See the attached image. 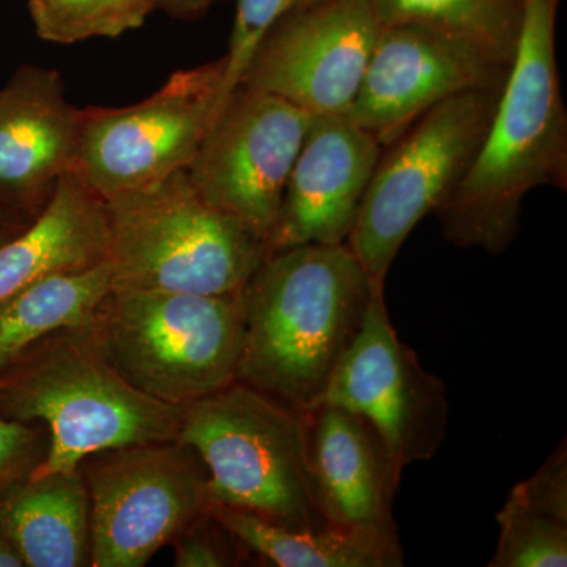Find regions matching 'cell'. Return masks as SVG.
I'll return each instance as SVG.
<instances>
[{
    "label": "cell",
    "mask_w": 567,
    "mask_h": 567,
    "mask_svg": "<svg viewBox=\"0 0 567 567\" xmlns=\"http://www.w3.org/2000/svg\"><path fill=\"white\" fill-rule=\"evenodd\" d=\"M382 289L346 244L268 254L240 292L244 342L235 382L308 415L322 404Z\"/></svg>",
    "instance_id": "obj_1"
},
{
    "label": "cell",
    "mask_w": 567,
    "mask_h": 567,
    "mask_svg": "<svg viewBox=\"0 0 567 567\" xmlns=\"http://www.w3.org/2000/svg\"><path fill=\"white\" fill-rule=\"evenodd\" d=\"M561 0H527L520 40L475 159L436 208L458 248L505 252L532 189H567V114L559 84L557 17Z\"/></svg>",
    "instance_id": "obj_2"
},
{
    "label": "cell",
    "mask_w": 567,
    "mask_h": 567,
    "mask_svg": "<svg viewBox=\"0 0 567 567\" xmlns=\"http://www.w3.org/2000/svg\"><path fill=\"white\" fill-rule=\"evenodd\" d=\"M14 368L0 390V416L39 421L50 434L29 476L76 472L85 457L111 447L177 440L183 406L130 385L100 352L89 324L43 339Z\"/></svg>",
    "instance_id": "obj_3"
},
{
    "label": "cell",
    "mask_w": 567,
    "mask_h": 567,
    "mask_svg": "<svg viewBox=\"0 0 567 567\" xmlns=\"http://www.w3.org/2000/svg\"><path fill=\"white\" fill-rule=\"evenodd\" d=\"M112 287L240 293L268 256L267 240L213 207L186 169L106 200Z\"/></svg>",
    "instance_id": "obj_4"
},
{
    "label": "cell",
    "mask_w": 567,
    "mask_h": 567,
    "mask_svg": "<svg viewBox=\"0 0 567 567\" xmlns=\"http://www.w3.org/2000/svg\"><path fill=\"white\" fill-rule=\"evenodd\" d=\"M89 328L130 385L183 406L235 382L244 309L240 293L112 287Z\"/></svg>",
    "instance_id": "obj_5"
},
{
    "label": "cell",
    "mask_w": 567,
    "mask_h": 567,
    "mask_svg": "<svg viewBox=\"0 0 567 567\" xmlns=\"http://www.w3.org/2000/svg\"><path fill=\"white\" fill-rule=\"evenodd\" d=\"M175 442L208 475L210 502L289 528L327 527L308 461L306 416L244 383L183 405Z\"/></svg>",
    "instance_id": "obj_6"
},
{
    "label": "cell",
    "mask_w": 567,
    "mask_h": 567,
    "mask_svg": "<svg viewBox=\"0 0 567 567\" xmlns=\"http://www.w3.org/2000/svg\"><path fill=\"white\" fill-rule=\"evenodd\" d=\"M503 85L435 104L380 155L346 241L372 281L385 284L406 237L464 178Z\"/></svg>",
    "instance_id": "obj_7"
},
{
    "label": "cell",
    "mask_w": 567,
    "mask_h": 567,
    "mask_svg": "<svg viewBox=\"0 0 567 567\" xmlns=\"http://www.w3.org/2000/svg\"><path fill=\"white\" fill-rule=\"evenodd\" d=\"M91 496V566L142 567L210 506L207 470L177 442L99 451L81 462Z\"/></svg>",
    "instance_id": "obj_8"
},
{
    "label": "cell",
    "mask_w": 567,
    "mask_h": 567,
    "mask_svg": "<svg viewBox=\"0 0 567 567\" xmlns=\"http://www.w3.org/2000/svg\"><path fill=\"white\" fill-rule=\"evenodd\" d=\"M224 58L174 73L144 102L81 110L78 173L104 200L186 169L210 128Z\"/></svg>",
    "instance_id": "obj_9"
},
{
    "label": "cell",
    "mask_w": 567,
    "mask_h": 567,
    "mask_svg": "<svg viewBox=\"0 0 567 567\" xmlns=\"http://www.w3.org/2000/svg\"><path fill=\"white\" fill-rule=\"evenodd\" d=\"M315 115L295 104L238 85L216 111L186 167L213 207L270 237L284 189Z\"/></svg>",
    "instance_id": "obj_10"
},
{
    "label": "cell",
    "mask_w": 567,
    "mask_h": 567,
    "mask_svg": "<svg viewBox=\"0 0 567 567\" xmlns=\"http://www.w3.org/2000/svg\"><path fill=\"white\" fill-rule=\"evenodd\" d=\"M323 402L363 417L399 470L435 456L447 432V393L395 333L377 290L363 327L328 383Z\"/></svg>",
    "instance_id": "obj_11"
},
{
    "label": "cell",
    "mask_w": 567,
    "mask_h": 567,
    "mask_svg": "<svg viewBox=\"0 0 567 567\" xmlns=\"http://www.w3.org/2000/svg\"><path fill=\"white\" fill-rule=\"evenodd\" d=\"M369 0H319L276 22L240 85L315 115H346L380 32Z\"/></svg>",
    "instance_id": "obj_12"
},
{
    "label": "cell",
    "mask_w": 567,
    "mask_h": 567,
    "mask_svg": "<svg viewBox=\"0 0 567 567\" xmlns=\"http://www.w3.org/2000/svg\"><path fill=\"white\" fill-rule=\"evenodd\" d=\"M511 65L420 24L382 25L347 117L388 147L435 104L505 84Z\"/></svg>",
    "instance_id": "obj_13"
},
{
    "label": "cell",
    "mask_w": 567,
    "mask_h": 567,
    "mask_svg": "<svg viewBox=\"0 0 567 567\" xmlns=\"http://www.w3.org/2000/svg\"><path fill=\"white\" fill-rule=\"evenodd\" d=\"M380 155L374 137L347 115H317L284 189L268 254L344 245Z\"/></svg>",
    "instance_id": "obj_14"
},
{
    "label": "cell",
    "mask_w": 567,
    "mask_h": 567,
    "mask_svg": "<svg viewBox=\"0 0 567 567\" xmlns=\"http://www.w3.org/2000/svg\"><path fill=\"white\" fill-rule=\"evenodd\" d=\"M81 110L61 73L22 65L0 91V207L37 215L66 174L78 171Z\"/></svg>",
    "instance_id": "obj_15"
},
{
    "label": "cell",
    "mask_w": 567,
    "mask_h": 567,
    "mask_svg": "<svg viewBox=\"0 0 567 567\" xmlns=\"http://www.w3.org/2000/svg\"><path fill=\"white\" fill-rule=\"evenodd\" d=\"M308 461L317 505L334 527L398 536L393 499L399 470L363 417L322 402L306 415Z\"/></svg>",
    "instance_id": "obj_16"
},
{
    "label": "cell",
    "mask_w": 567,
    "mask_h": 567,
    "mask_svg": "<svg viewBox=\"0 0 567 567\" xmlns=\"http://www.w3.org/2000/svg\"><path fill=\"white\" fill-rule=\"evenodd\" d=\"M106 200L78 171L21 233L0 245V303L50 276L78 274L110 259Z\"/></svg>",
    "instance_id": "obj_17"
},
{
    "label": "cell",
    "mask_w": 567,
    "mask_h": 567,
    "mask_svg": "<svg viewBox=\"0 0 567 567\" xmlns=\"http://www.w3.org/2000/svg\"><path fill=\"white\" fill-rule=\"evenodd\" d=\"M0 533L29 567L91 565V496L81 470L29 476L0 494Z\"/></svg>",
    "instance_id": "obj_18"
},
{
    "label": "cell",
    "mask_w": 567,
    "mask_h": 567,
    "mask_svg": "<svg viewBox=\"0 0 567 567\" xmlns=\"http://www.w3.org/2000/svg\"><path fill=\"white\" fill-rule=\"evenodd\" d=\"M213 516L249 554L278 567H401L399 536L372 529L289 528L234 507L210 503Z\"/></svg>",
    "instance_id": "obj_19"
},
{
    "label": "cell",
    "mask_w": 567,
    "mask_h": 567,
    "mask_svg": "<svg viewBox=\"0 0 567 567\" xmlns=\"http://www.w3.org/2000/svg\"><path fill=\"white\" fill-rule=\"evenodd\" d=\"M110 259L78 274L50 276L0 303V377L58 331L91 323L111 292Z\"/></svg>",
    "instance_id": "obj_20"
},
{
    "label": "cell",
    "mask_w": 567,
    "mask_h": 567,
    "mask_svg": "<svg viewBox=\"0 0 567 567\" xmlns=\"http://www.w3.org/2000/svg\"><path fill=\"white\" fill-rule=\"evenodd\" d=\"M380 25L420 24L511 65L527 0H369Z\"/></svg>",
    "instance_id": "obj_21"
},
{
    "label": "cell",
    "mask_w": 567,
    "mask_h": 567,
    "mask_svg": "<svg viewBox=\"0 0 567 567\" xmlns=\"http://www.w3.org/2000/svg\"><path fill=\"white\" fill-rule=\"evenodd\" d=\"M163 0H29L41 40L58 44L107 37L115 39L145 24Z\"/></svg>",
    "instance_id": "obj_22"
},
{
    "label": "cell",
    "mask_w": 567,
    "mask_h": 567,
    "mask_svg": "<svg viewBox=\"0 0 567 567\" xmlns=\"http://www.w3.org/2000/svg\"><path fill=\"white\" fill-rule=\"evenodd\" d=\"M499 539L491 567L567 566V524L546 516L511 492L499 511Z\"/></svg>",
    "instance_id": "obj_23"
},
{
    "label": "cell",
    "mask_w": 567,
    "mask_h": 567,
    "mask_svg": "<svg viewBox=\"0 0 567 567\" xmlns=\"http://www.w3.org/2000/svg\"><path fill=\"white\" fill-rule=\"evenodd\" d=\"M316 2L319 0H237L229 51L224 55L221 92L216 102L215 114L226 102L227 96L240 85L254 52L276 22L290 11L303 9Z\"/></svg>",
    "instance_id": "obj_24"
},
{
    "label": "cell",
    "mask_w": 567,
    "mask_h": 567,
    "mask_svg": "<svg viewBox=\"0 0 567 567\" xmlns=\"http://www.w3.org/2000/svg\"><path fill=\"white\" fill-rule=\"evenodd\" d=\"M175 566L224 567L238 566L249 554L240 540L213 516L210 506L183 528L173 540Z\"/></svg>",
    "instance_id": "obj_25"
},
{
    "label": "cell",
    "mask_w": 567,
    "mask_h": 567,
    "mask_svg": "<svg viewBox=\"0 0 567 567\" xmlns=\"http://www.w3.org/2000/svg\"><path fill=\"white\" fill-rule=\"evenodd\" d=\"M513 494L546 516L567 524L566 442H563L535 475L517 484Z\"/></svg>",
    "instance_id": "obj_26"
},
{
    "label": "cell",
    "mask_w": 567,
    "mask_h": 567,
    "mask_svg": "<svg viewBox=\"0 0 567 567\" xmlns=\"http://www.w3.org/2000/svg\"><path fill=\"white\" fill-rule=\"evenodd\" d=\"M39 443V432L31 425L0 416V483L31 464Z\"/></svg>",
    "instance_id": "obj_27"
},
{
    "label": "cell",
    "mask_w": 567,
    "mask_h": 567,
    "mask_svg": "<svg viewBox=\"0 0 567 567\" xmlns=\"http://www.w3.org/2000/svg\"><path fill=\"white\" fill-rule=\"evenodd\" d=\"M223 0H163L162 9L178 20H196Z\"/></svg>",
    "instance_id": "obj_28"
},
{
    "label": "cell",
    "mask_w": 567,
    "mask_h": 567,
    "mask_svg": "<svg viewBox=\"0 0 567 567\" xmlns=\"http://www.w3.org/2000/svg\"><path fill=\"white\" fill-rule=\"evenodd\" d=\"M32 219V216L0 207V245L21 233Z\"/></svg>",
    "instance_id": "obj_29"
},
{
    "label": "cell",
    "mask_w": 567,
    "mask_h": 567,
    "mask_svg": "<svg viewBox=\"0 0 567 567\" xmlns=\"http://www.w3.org/2000/svg\"><path fill=\"white\" fill-rule=\"evenodd\" d=\"M24 563L17 548L11 546L9 539L0 533V567H22Z\"/></svg>",
    "instance_id": "obj_30"
}]
</instances>
